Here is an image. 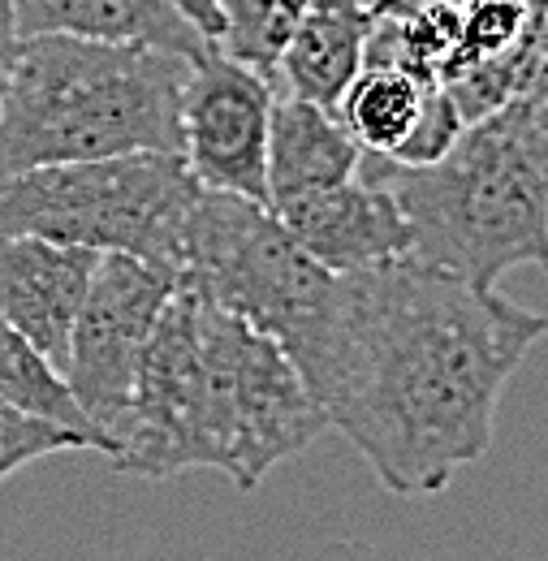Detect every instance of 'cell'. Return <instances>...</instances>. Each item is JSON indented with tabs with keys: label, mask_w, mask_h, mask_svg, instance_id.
I'll list each match as a JSON object with an SVG mask.
<instances>
[{
	"label": "cell",
	"mask_w": 548,
	"mask_h": 561,
	"mask_svg": "<svg viewBox=\"0 0 548 561\" xmlns=\"http://www.w3.org/2000/svg\"><path fill=\"white\" fill-rule=\"evenodd\" d=\"M545 333L548 316L496 285L407 251L342 273L289 363L380 489L427 501L488 454L501 389Z\"/></svg>",
	"instance_id": "6da1fadb"
},
{
	"label": "cell",
	"mask_w": 548,
	"mask_h": 561,
	"mask_svg": "<svg viewBox=\"0 0 548 561\" xmlns=\"http://www.w3.org/2000/svg\"><path fill=\"white\" fill-rule=\"evenodd\" d=\"M324 432V411L289 354L178 280L147 342L109 462L142 480L220 471L233 489L255 492L276 462L302 454Z\"/></svg>",
	"instance_id": "7a4b0ae2"
},
{
	"label": "cell",
	"mask_w": 548,
	"mask_h": 561,
	"mask_svg": "<svg viewBox=\"0 0 548 561\" xmlns=\"http://www.w3.org/2000/svg\"><path fill=\"white\" fill-rule=\"evenodd\" d=\"M358 173L407 211L419 260L471 285L510 268L548 273V95H514L467 122L432 164L363 151Z\"/></svg>",
	"instance_id": "3957f363"
},
{
	"label": "cell",
	"mask_w": 548,
	"mask_h": 561,
	"mask_svg": "<svg viewBox=\"0 0 548 561\" xmlns=\"http://www.w3.org/2000/svg\"><path fill=\"white\" fill-rule=\"evenodd\" d=\"M199 57L31 35L0 91V178L130 151L182 156V87Z\"/></svg>",
	"instance_id": "277c9868"
},
{
	"label": "cell",
	"mask_w": 548,
	"mask_h": 561,
	"mask_svg": "<svg viewBox=\"0 0 548 561\" xmlns=\"http://www.w3.org/2000/svg\"><path fill=\"white\" fill-rule=\"evenodd\" d=\"M199 191L186 160L169 151L39 164L0 178V233L126 251L178 273Z\"/></svg>",
	"instance_id": "5b68a950"
},
{
	"label": "cell",
	"mask_w": 548,
	"mask_h": 561,
	"mask_svg": "<svg viewBox=\"0 0 548 561\" xmlns=\"http://www.w3.org/2000/svg\"><path fill=\"white\" fill-rule=\"evenodd\" d=\"M178 277L289 354L324 316L338 273L316 264L269 204L199 191Z\"/></svg>",
	"instance_id": "8992f818"
},
{
	"label": "cell",
	"mask_w": 548,
	"mask_h": 561,
	"mask_svg": "<svg viewBox=\"0 0 548 561\" xmlns=\"http://www.w3.org/2000/svg\"><path fill=\"white\" fill-rule=\"evenodd\" d=\"M178 280L182 277L173 268L147 264L126 251H100L91 285L82 294L73 333H69L66 380L78 407L87 411V420L109 436L113 454H117V436L130 415L147 342Z\"/></svg>",
	"instance_id": "52a82bcc"
},
{
	"label": "cell",
	"mask_w": 548,
	"mask_h": 561,
	"mask_svg": "<svg viewBox=\"0 0 548 561\" xmlns=\"http://www.w3.org/2000/svg\"><path fill=\"white\" fill-rule=\"evenodd\" d=\"M276 82L216 44L182 87V160L207 191L269 204V122Z\"/></svg>",
	"instance_id": "ba28073f"
},
{
	"label": "cell",
	"mask_w": 548,
	"mask_h": 561,
	"mask_svg": "<svg viewBox=\"0 0 548 561\" xmlns=\"http://www.w3.org/2000/svg\"><path fill=\"white\" fill-rule=\"evenodd\" d=\"M273 211L294 233V242L338 277L414 251V229L407 211L398 208V199L385 186L367 178L289 195L273 204Z\"/></svg>",
	"instance_id": "9c48e42d"
},
{
	"label": "cell",
	"mask_w": 548,
	"mask_h": 561,
	"mask_svg": "<svg viewBox=\"0 0 548 561\" xmlns=\"http://www.w3.org/2000/svg\"><path fill=\"white\" fill-rule=\"evenodd\" d=\"M100 251L61 247L48 238L0 233V320L66 371L69 333L91 285Z\"/></svg>",
	"instance_id": "30bf717a"
},
{
	"label": "cell",
	"mask_w": 548,
	"mask_h": 561,
	"mask_svg": "<svg viewBox=\"0 0 548 561\" xmlns=\"http://www.w3.org/2000/svg\"><path fill=\"white\" fill-rule=\"evenodd\" d=\"M22 35H82L204 57L216 39L164 0H13Z\"/></svg>",
	"instance_id": "8fae6325"
},
{
	"label": "cell",
	"mask_w": 548,
	"mask_h": 561,
	"mask_svg": "<svg viewBox=\"0 0 548 561\" xmlns=\"http://www.w3.org/2000/svg\"><path fill=\"white\" fill-rule=\"evenodd\" d=\"M363 147L350 139L342 117L302 95H276L269 122V208L320 186L358 178Z\"/></svg>",
	"instance_id": "7c38bea8"
},
{
	"label": "cell",
	"mask_w": 548,
	"mask_h": 561,
	"mask_svg": "<svg viewBox=\"0 0 548 561\" xmlns=\"http://www.w3.org/2000/svg\"><path fill=\"white\" fill-rule=\"evenodd\" d=\"M441 78L398 66V61H363V70L354 73V82L345 87L338 100V117L350 130V139L358 142L367 156H398L402 142L414 135L427 91Z\"/></svg>",
	"instance_id": "4fadbf2b"
},
{
	"label": "cell",
	"mask_w": 548,
	"mask_h": 561,
	"mask_svg": "<svg viewBox=\"0 0 548 561\" xmlns=\"http://www.w3.org/2000/svg\"><path fill=\"white\" fill-rule=\"evenodd\" d=\"M0 398L35 420H48V423H61L69 432L87 436L95 454H113L109 436L87 420V411L78 407L73 389H69L66 371L53 367V358L39 351L35 342H26L13 324L0 320Z\"/></svg>",
	"instance_id": "5bb4252c"
},
{
	"label": "cell",
	"mask_w": 548,
	"mask_h": 561,
	"mask_svg": "<svg viewBox=\"0 0 548 561\" xmlns=\"http://www.w3.org/2000/svg\"><path fill=\"white\" fill-rule=\"evenodd\" d=\"M316 0H216L220 39L216 48L276 82V61Z\"/></svg>",
	"instance_id": "9a60e30c"
},
{
	"label": "cell",
	"mask_w": 548,
	"mask_h": 561,
	"mask_svg": "<svg viewBox=\"0 0 548 561\" xmlns=\"http://www.w3.org/2000/svg\"><path fill=\"white\" fill-rule=\"evenodd\" d=\"M73 449H91L87 436L69 432L61 423H48V420H35L18 407H9L0 398V484L22 471L26 462L35 458H48V454H73ZM95 454V449H91Z\"/></svg>",
	"instance_id": "2e32d148"
},
{
	"label": "cell",
	"mask_w": 548,
	"mask_h": 561,
	"mask_svg": "<svg viewBox=\"0 0 548 561\" xmlns=\"http://www.w3.org/2000/svg\"><path fill=\"white\" fill-rule=\"evenodd\" d=\"M463 126H467V117L458 113L449 87L436 82V87L427 91V104H423V117H419L414 135L402 142V151L389 156V160H393V164H432V160H441V156L454 147V139L463 135Z\"/></svg>",
	"instance_id": "e0dca14e"
},
{
	"label": "cell",
	"mask_w": 548,
	"mask_h": 561,
	"mask_svg": "<svg viewBox=\"0 0 548 561\" xmlns=\"http://www.w3.org/2000/svg\"><path fill=\"white\" fill-rule=\"evenodd\" d=\"M22 26H18V13H13V0H0V91L9 82V73L18 66V53H22Z\"/></svg>",
	"instance_id": "ac0fdd59"
},
{
	"label": "cell",
	"mask_w": 548,
	"mask_h": 561,
	"mask_svg": "<svg viewBox=\"0 0 548 561\" xmlns=\"http://www.w3.org/2000/svg\"><path fill=\"white\" fill-rule=\"evenodd\" d=\"M164 4H173L182 18H191L207 39H220V9H216V0H164Z\"/></svg>",
	"instance_id": "d6986e66"
},
{
	"label": "cell",
	"mask_w": 548,
	"mask_h": 561,
	"mask_svg": "<svg viewBox=\"0 0 548 561\" xmlns=\"http://www.w3.org/2000/svg\"><path fill=\"white\" fill-rule=\"evenodd\" d=\"M523 4H527L532 13H548V0H523Z\"/></svg>",
	"instance_id": "ffe728a7"
}]
</instances>
